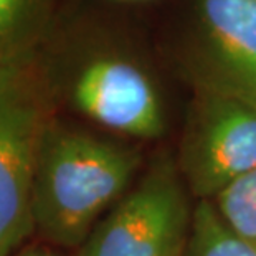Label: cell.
<instances>
[{
  "instance_id": "1",
  "label": "cell",
  "mask_w": 256,
  "mask_h": 256,
  "mask_svg": "<svg viewBox=\"0 0 256 256\" xmlns=\"http://www.w3.org/2000/svg\"><path fill=\"white\" fill-rule=\"evenodd\" d=\"M139 157L128 147L74 130H45L32 212L46 243L81 248L92 228L126 195Z\"/></svg>"
},
{
  "instance_id": "2",
  "label": "cell",
  "mask_w": 256,
  "mask_h": 256,
  "mask_svg": "<svg viewBox=\"0 0 256 256\" xmlns=\"http://www.w3.org/2000/svg\"><path fill=\"white\" fill-rule=\"evenodd\" d=\"M190 223L182 185L160 167L98 222L78 256H184Z\"/></svg>"
},
{
  "instance_id": "3",
  "label": "cell",
  "mask_w": 256,
  "mask_h": 256,
  "mask_svg": "<svg viewBox=\"0 0 256 256\" xmlns=\"http://www.w3.org/2000/svg\"><path fill=\"white\" fill-rule=\"evenodd\" d=\"M45 130L24 73L0 64V256L15 254L35 232L32 194Z\"/></svg>"
},
{
  "instance_id": "4",
  "label": "cell",
  "mask_w": 256,
  "mask_h": 256,
  "mask_svg": "<svg viewBox=\"0 0 256 256\" xmlns=\"http://www.w3.org/2000/svg\"><path fill=\"white\" fill-rule=\"evenodd\" d=\"M185 168L194 194L204 200L256 168V108L212 90L200 108Z\"/></svg>"
},
{
  "instance_id": "5",
  "label": "cell",
  "mask_w": 256,
  "mask_h": 256,
  "mask_svg": "<svg viewBox=\"0 0 256 256\" xmlns=\"http://www.w3.org/2000/svg\"><path fill=\"white\" fill-rule=\"evenodd\" d=\"M73 100L81 112L116 132L150 139L164 128L154 86L124 60L98 58L86 64L74 81Z\"/></svg>"
},
{
  "instance_id": "6",
  "label": "cell",
  "mask_w": 256,
  "mask_h": 256,
  "mask_svg": "<svg viewBox=\"0 0 256 256\" xmlns=\"http://www.w3.org/2000/svg\"><path fill=\"white\" fill-rule=\"evenodd\" d=\"M214 90L256 108V0H197Z\"/></svg>"
},
{
  "instance_id": "7",
  "label": "cell",
  "mask_w": 256,
  "mask_h": 256,
  "mask_svg": "<svg viewBox=\"0 0 256 256\" xmlns=\"http://www.w3.org/2000/svg\"><path fill=\"white\" fill-rule=\"evenodd\" d=\"M184 256H256V248L235 235L208 200H200L192 212Z\"/></svg>"
},
{
  "instance_id": "8",
  "label": "cell",
  "mask_w": 256,
  "mask_h": 256,
  "mask_svg": "<svg viewBox=\"0 0 256 256\" xmlns=\"http://www.w3.org/2000/svg\"><path fill=\"white\" fill-rule=\"evenodd\" d=\"M215 208L235 235L256 248V168L226 185L215 197Z\"/></svg>"
},
{
  "instance_id": "9",
  "label": "cell",
  "mask_w": 256,
  "mask_h": 256,
  "mask_svg": "<svg viewBox=\"0 0 256 256\" xmlns=\"http://www.w3.org/2000/svg\"><path fill=\"white\" fill-rule=\"evenodd\" d=\"M25 7V0H0V38L17 28Z\"/></svg>"
},
{
  "instance_id": "10",
  "label": "cell",
  "mask_w": 256,
  "mask_h": 256,
  "mask_svg": "<svg viewBox=\"0 0 256 256\" xmlns=\"http://www.w3.org/2000/svg\"><path fill=\"white\" fill-rule=\"evenodd\" d=\"M12 256H60L48 244H25Z\"/></svg>"
}]
</instances>
